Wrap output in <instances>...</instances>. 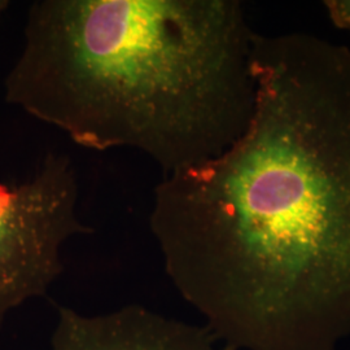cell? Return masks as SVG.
Masks as SVG:
<instances>
[{
	"label": "cell",
	"instance_id": "6da1fadb",
	"mask_svg": "<svg viewBox=\"0 0 350 350\" xmlns=\"http://www.w3.org/2000/svg\"><path fill=\"white\" fill-rule=\"evenodd\" d=\"M256 104L215 159L163 175L150 228L176 292L231 350L350 340V49L253 37Z\"/></svg>",
	"mask_w": 350,
	"mask_h": 350
},
{
	"label": "cell",
	"instance_id": "7a4b0ae2",
	"mask_svg": "<svg viewBox=\"0 0 350 350\" xmlns=\"http://www.w3.org/2000/svg\"><path fill=\"white\" fill-rule=\"evenodd\" d=\"M254 34L239 0H37L4 99L77 146L138 150L172 174L247 130Z\"/></svg>",
	"mask_w": 350,
	"mask_h": 350
},
{
	"label": "cell",
	"instance_id": "3957f363",
	"mask_svg": "<svg viewBox=\"0 0 350 350\" xmlns=\"http://www.w3.org/2000/svg\"><path fill=\"white\" fill-rule=\"evenodd\" d=\"M78 204V174L64 153H49L20 183L0 182V329L16 309L47 295L68 243L91 232Z\"/></svg>",
	"mask_w": 350,
	"mask_h": 350
},
{
	"label": "cell",
	"instance_id": "277c9868",
	"mask_svg": "<svg viewBox=\"0 0 350 350\" xmlns=\"http://www.w3.org/2000/svg\"><path fill=\"white\" fill-rule=\"evenodd\" d=\"M50 350H231L202 325H193L126 305L111 312L86 314L62 306Z\"/></svg>",
	"mask_w": 350,
	"mask_h": 350
},
{
	"label": "cell",
	"instance_id": "5b68a950",
	"mask_svg": "<svg viewBox=\"0 0 350 350\" xmlns=\"http://www.w3.org/2000/svg\"><path fill=\"white\" fill-rule=\"evenodd\" d=\"M8 7H10V1L8 0H0V14L4 12Z\"/></svg>",
	"mask_w": 350,
	"mask_h": 350
}]
</instances>
